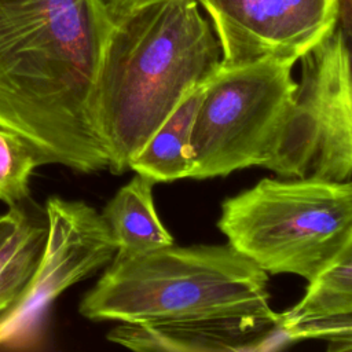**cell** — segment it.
<instances>
[{
	"mask_svg": "<svg viewBox=\"0 0 352 352\" xmlns=\"http://www.w3.org/2000/svg\"><path fill=\"white\" fill-rule=\"evenodd\" d=\"M352 314V236L331 265L309 282L305 294L289 311L285 322H300Z\"/></svg>",
	"mask_w": 352,
	"mask_h": 352,
	"instance_id": "obj_12",
	"label": "cell"
},
{
	"mask_svg": "<svg viewBox=\"0 0 352 352\" xmlns=\"http://www.w3.org/2000/svg\"><path fill=\"white\" fill-rule=\"evenodd\" d=\"M338 26L344 34L349 54H352V0H340Z\"/></svg>",
	"mask_w": 352,
	"mask_h": 352,
	"instance_id": "obj_18",
	"label": "cell"
},
{
	"mask_svg": "<svg viewBox=\"0 0 352 352\" xmlns=\"http://www.w3.org/2000/svg\"><path fill=\"white\" fill-rule=\"evenodd\" d=\"M45 228L33 274L16 300L0 312V349L40 348L52 302L116 256L117 246L102 213L84 201L50 197Z\"/></svg>",
	"mask_w": 352,
	"mask_h": 352,
	"instance_id": "obj_7",
	"label": "cell"
},
{
	"mask_svg": "<svg viewBox=\"0 0 352 352\" xmlns=\"http://www.w3.org/2000/svg\"><path fill=\"white\" fill-rule=\"evenodd\" d=\"M204 98V81L177 107L131 160L129 169L155 183L187 179L192 168V129Z\"/></svg>",
	"mask_w": 352,
	"mask_h": 352,
	"instance_id": "obj_11",
	"label": "cell"
},
{
	"mask_svg": "<svg viewBox=\"0 0 352 352\" xmlns=\"http://www.w3.org/2000/svg\"><path fill=\"white\" fill-rule=\"evenodd\" d=\"M113 26L103 0H0V126L41 165L109 169L96 81Z\"/></svg>",
	"mask_w": 352,
	"mask_h": 352,
	"instance_id": "obj_1",
	"label": "cell"
},
{
	"mask_svg": "<svg viewBox=\"0 0 352 352\" xmlns=\"http://www.w3.org/2000/svg\"><path fill=\"white\" fill-rule=\"evenodd\" d=\"M217 227L267 274L309 283L352 236V179H263L221 204Z\"/></svg>",
	"mask_w": 352,
	"mask_h": 352,
	"instance_id": "obj_4",
	"label": "cell"
},
{
	"mask_svg": "<svg viewBox=\"0 0 352 352\" xmlns=\"http://www.w3.org/2000/svg\"><path fill=\"white\" fill-rule=\"evenodd\" d=\"M349 60H351V69H352V54H349Z\"/></svg>",
	"mask_w": 352,
	"mask_h": 352,
	"instance_id": "obj_19",
	"label": "cell"
},
{
	"mask_svg": "<svg viewBox=\"0 0 352 352\" xmlns=\"http://www.w3.org/2000/svg\"><path fill=\"white\" fill-rule=\"evenodd\" d=\"M154 180L136 173L104 206L102 216L117 246L114 257H129L173 245L153 199Z\"/></svg>",
	"mask_w": 352,
	"mask_h": 352,
	"instance_id": "obj_10",
	"label": "cell"
},
{
	"mask_svg": "<svg viewBox=\"0 0 352 352\" xmlns=\"http://www.w3.org/2000/svg\"><path fill=\"white\" fill-rule=\"evenodd\" d=\"M212 23L221 63L300 60L338 25L340 0H197Z\"/></svg>",
	"mask_w": 352,
	"mask_h": 352,
	"instance_id": "obj_8",
	"label": "cell"
},
{
	"mask_svg": "<svg viewBox=\"0 0 352 352\" xmlns=\"http://www.w3.org/2000/svg\"><path fill=\"white\" fill-rule=\"evenodd\" d=\"M268 275L230 243L169 245L114 257L78 311L121 323L274 316Z\"/></svg>",
	"mask_w": 352,
	"mask_h": 352,
	"instance_id": "obj_3",
	"label": "cell"
},
{
	"mask_svg": "<svg viewBox=\"0 0 352 352\" xmlns=\"http://www.w3.org/2000/svg\"><path fill=\"white\" fill-rule=\"evenodd\" d=\"M107 340L140 352H254L292 344L283 327V312L274 316L121 323L107 334Z\"/></svg>",
	"mask_w": 352,
	"mask_h": 352,
	"instance_id": "obj_9",
	"label": "cell"
},
{
	"mask_svg": "<svg viewBox=\"0 0 352 352\" xmlns=\"http://www.w3.org/2000/svg\"><path fill=\"white\" fill-rule=\"evenodd\" d=\"M290 342L302 340H323L329 352H352V314L329 318L285 322Z\"/></svg>",
	"mask_w": 352,
	"mask_h": 352,
	"instance_id": "obj_15",
	"label": "cell"
},
{
	"mask_svg": "<svg viewBox=\"0 0 352 352\" xmlns=\"http://www.w3.org/2000/svg\"><path fill=\"white\" fill-rule=\"evenodd\" d=\"M26 213L15 205L6 213L0 214V246L8 239V236L18 228L25 219Z\"/></svg>",
	"mask_w": 352,
	"mask_h": 352,
	"instance_id": "obj_17",
	"label": "cell"
},
{
	"mask_svg": "<svg viewBox=\"0 0 352 352\" xmlns=\"http://www.w3.org/2000/svg\"><path fill=\"white\" fill-rule=\"evenodd\" d=\"M103 1L106 4V8L111 19L117 21L140 7H144L147 4L161 1V0H103Z\"/></svg>",
	"mask_w": 352,
	"mask_h": 352,
	"instance_id": "obj_16",
	"label": "cell"
},
{
	"mask_svg": "<svg viewBox=\"0 0 352 352\" xmlns=\"http://www.w3.org/2000/svg\"><path fill=\"white\" fill-rule=\"evenodd\" d=\"M47 228L25 216L18 228L0 246V312L19 296L40 258Z\"/></svg>",
	"mask_w": 352,
	"mask_h": 352,
	"instance_id": "obj_13",
	"label": "cell"
},
{
	"mask_svg": "<svg viewBox=\"0 0 352 352\" xmlns=\"http://www.w3.org/2000/svg\"><path fill=\"white\" fill-rule=\"evenodd\" d=\"M294 65L293 59L279 58L219 63L204 80V98L192 129L188 179L264 168L294 100Z\"/></svg>",
	"mask_w": 352,
	"mask_h": 352,
	"instance_id": "obj_5",
	"label": "cell"
},
{
	"mask_svg": "<svg viewBox=\"0 0 352 352\" xmlns=\"http://www.w3.org/2000/svg\"><path fill=\"white\" fill-rule=\"evenodd\" d=\"M36 151L15 132L0 126V201L14 206L29 194V180L40 166Z\"/></svg>",
	"mask_w": 352,
	"mask_h": 352,
	"instance_id": "obj_14",
	"label": "cell"
},
{
	"mask_svg": "<svg viewBox=\"0 0 352 352\" xmlns=\"http://www.w3.org/2000/svg\"><path fill=\"white\" fill-rule=\"evenodd\" d=\"M197 0H161L114 21L96 81V118L113 173L220 63Z\"/></svg>",
	"mask_w": 352,
	"mask_h": 352,
	"instance_id": "obj_2",
	"label": "cell"
},
{
	"mask_svg": "<svg viewBox=\"0 0 352 352\" xmlns=\"http://www.w3.org/2000/svg\"><path fill=\"white\" fill-rule=\"evenodd\" d=\"M301 78L265 169L282 177L352 179V69L337 28L301 59Z\"/></svg>",
	"mask_w": 352,
	"mask_h": 352,
	"instance_id": "obj_6",
	"label": "cell"
}]
</instances>
